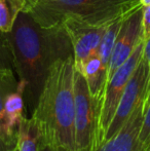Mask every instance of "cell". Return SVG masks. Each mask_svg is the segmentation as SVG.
Wrapping results in <instances>:
<instances>
[{
	"instance_id": "6da1fadb",
	"label": "cell",
	"mask_w": 150,
	"mask_h": 151,
	"mask_svg": "<svg viewBox=\"0 0 150 151\" xmlns=\"http://www.w3.org/2000/svg\"><path fill=\"white\" fill-rule=\"evenodd\" d=\"M6 36L14 68L19 79L27 83L25 95L33 109L50 66L59 59L73 56L70 39L63 27H42L26 12L19 14Z\"/></svg>"
},
{
	"instance_id": "7a4b0ae2",
	"label": "cell",
	"mask_w": 150,
	"mask_h": 151,
	"mask_svg": "<svg viewBox=\"0 0 150 151\" xmlns=\"http://www.w3.org/2000/svg\"><path fill=\"white\" fill-rule=\"evenodd\" d=\"M74 74L73 56L57 60L33 108L40 144L55 151H74Z\"/></svg>"
},
{
	"instance_id": "3957f363",
	"label": "cell",
	"mask_w": 150,
	"mask_h": 151,
	"mask_svg": "<svg viewBox=\"0 0 150 151\" xmlns=\"http://www.w3.org/2000/svg\"><path fill=\"white\" fill-rule=\"evenodd\" d=\"M142 7L138 0H38L29 14L45 28H59L68 19L107 26Z\"/></svg>"
},
{
	"instance_id": "277c9868",
	"label": "cell",
	"mask_w": 150,
	"mask_h": 151,
	"mask_svg": "<svg viewBox=\"0 0 150 151\" xmlns=\"http://www.w3.org/2000/svg\"><path fill=\"white\" fill-rule=\"evenodd\" d=\"M144 55V39L140 41L133 54L105 83L102 91L96 100L97 148L103 144L108 127L112 121L121 95L131 79L133 73ZM97 150V149H96Z\"/></svg>"
},
{
	"instance_id": "5b68a950",
	"label": "cell",
	"mask_w": 150,
	"mask_h": 151,
	"mask_svg": "<svg viewBox=\"0 0 150 151\" xmlns=\"http://www.w3.org/2000/svg\"><path fill=\"white\" fill-rule=\"evenodd\" d=\"M74 151H96V101L83 74H74Z\"/></svg>"
},
{
	"instance_id": "8992f818",
	"label": "cell",
	"mask_w": 150,
	"mask_h": 151,
	"mask_svg": "<svg viewBox=\"0 0 150 151\" xmlns=\"http://www.w3.org/2000/svg\"><path fill=\"white\" fill-rule=\"evenodd\" d=\"M149 79L148 63L143 55V58L141 59L140 63L137 66L136 70L122 93L112 121L110 122L108 129L105 134L104 142L115 135L123 127L137 106L147 98L149 91Z\"/></svg>"
},
{
	"instance_id": "52a82bcc",
	"label": "cell",
	"mask_w": 150,
	"mask_h": 151,
	"mask_svg": "<svg viewBox=\"0 0 150 151\" xmlns=\"http://www.w3.org/2000/svg\"><path fill=\"white\" fill-rule=\"evenodd\" d=\"M62 27L66 31L72 45L75 70L81 72L88 59L98 52V47L108 25L97 26L68 19L63 23Z\"/></svg>"
},
{
	"instance_id": "ba28073f",
	"label": "cell",
	"mask_w": 150,
	"mask_h": 151,
	"mask_svg": "<svg viewBox=\"0 0 150 151\" xmlns=\"http://www.w3.org/2000/svg\"><path fill=\"white\" fill-rule=\"evenodd\" d=\"M142 14L143 6L131 12L122 20L119 31L116 36L112 55H111L110 63L107 71L106 82L110 79L114 72L130 58L141 40L144 39Z\"/></svg>"
},
{
	"instance_id": "9c48e42d",
	"label": "cell",
	"mask_w": 150,
	"mask_h": 151,
	"mask_svg": "<svg viewBox=\"0 0 150 151\" xmlns=\"http://www.w3.org/2000/svg\"><path fill=\"white\" fill-rule=\"evenodd\" d=\"M145 103L146 99L137 106L123 127L99 146L96 151H142L139 144V135L142 127Z\"/></svg>"
},
{
	"instance_id": "30bf717a",
	"label": "cell",
	"mask_w": 150,
	"mask_h": 151,
	"mask_svg": "<svg viewBox=\"0 0 150 151\" xmlns=\"http://www.w3.org/2000/svg\"><path fill=\"white\" fill-rule=\"evenodd\" d=\"M27 83L24 80H18L16 88L8 91L4 101V114L9 134L12 138L18 139L20 125L24 119V96L26 93Z\"/></svg>"
},
{
	"instance_id": "8fae6325",
	"label": "cell",
	"mask_w": 150,
	"mask_h": 151,
	"mask_svg": "<svg viewBox=\"0 0 150 151\" xmlns=\"http://www.w3.org/2000/svg\"><path fill=\"white\" fill-rule=\"evenodd\" d=\"M80 73L83 74L88 82L90 95L96 101L106 82V73L103 69L102 62H101L98 52L88 59Z\"/></svg>"
},
{
	"instance_id": "7c38bea8",
	"label": "cell",
	"mask_w": 150,
	"mask_h": 151,
	"mask_svg": "<svg viewBox=\"0 0 150 151\" xmlns=\"http://www.w3.org/2000/svg\"><path fill=\"white\" fill-rule=\"evenodd\" d=\"M18 81L14 78V73H10L3 77H0V137L10 146H16L18 139H14L9 134L5 121L4 114V101L8 91L17 88Z\"/></svg>"
},
{
	"instance_id": "4fadbf2b",
	"label": "cell",
	"mask_w": 150,
	"mask_h": 151,
	"mask_svg": "<svg viewBox=\"0 0 150 151\" xmlns=\"http://www.w3.org/2000/svg\"><path fill=\"white\" fill-rule=\"evenodd\" d=\"M40 146V136L32 118L24 117L18 133L19 151H38Z\"/></svg>"
},
{
	"instance_id": "5bb4252c",
	"label": "cell",
	"mask_w": 150,
	"mask_h": 151,
	"mask_svg": "<svg viewBox=\"0 0 150 151\" xmlns=\"http://www.w3.org/2000/svg\"><path fill=\"white\" fill-rule=\"evenodd\" d=\"M124 18L118 19V20L114 21L113 23H111L110 25H108V27L106 28V31H105L104 35L102 37V40L100 42V45L98 47V54L100 56L103 69H104L105 73H106V76L107 71H108L109 63H110L111 55H112L113 52L114 43H115L116 40V36H117L120 25H121V22Z\"/></svg>"
},
{
	"instance_id": "9a60e30c",
	"label": "cell",
	"mask_w": 150,
	"mask_h": 151,
	"mask_svg": "<svg viewBox=\"0 0 150 151\" xmlns=\"http://www.w3.org/2000/svg\"><path fill=\"white\" fill-rule=\"evenodd\" d=\"M23 9L22 0H0V32L2 34H8L12 30Z\"/></svg>"
},
{
	"instance_id": "2e32d148",
	"label": "cell",
	"mask_w": 150,
	"mask_h": 151,
	"mask_svg": "<svg viewBox=\"0 0 150 151\" xmlns=\"http://www.w3.org/2000/svg\"><path fill=\"white\" fill-rule=\"evenodd\" d=\"M139 144L142 151H146L150 148V93L146 98L142 127L139 135Z\"/></svg>"
},
{
	"instance_id": "e0dca14e",
	"label": "cell",
	"mask_w": 150,
	"mask_h": 151,
	"mask_svg": "<svg viewBox=\"0 0 150 151\" xmlns=\"http://www.w3.org/2000/svg\"><path fill=\"white\" fill-rule=\"evenodd\" d=\"M12 56L8 45V40L6 34L0 32V68H10L12 69Z\"/></svg>"
},
{
	"instance_id": "ac0fdd59",
	"label": "cell",
	"mask_w": 150,
	"mask_h": 151,
	"mask_svg": "<svg viewBox=\"0 0 150 151\" xmlns=\"http://www.w3.org/2000/svg\"><path fill=\"white\" fill-rule=\"evenodd\" d=\"M142 26H143V38L145 40L148 37H150V6H143Z\"/></svg>"
},
{
	"instance_id": "d6986e66",
	"label": "cell",
	"mask_w": 150,
	"mask_h": 151,
	"mask_svg": "<svg viewBox=\"0 0 150 151\" xmlns=\"http://www.w3.org/2000/svg\"><path fill=\"white\" fill-rule=\"evenodd\" d=\"M144 58L146 59L149 67V75H150V37L144 40ZM150 93V79H149V91L148 95ZM148 97V96H147Z\"/></svg>"
},
{
	"instance_id": "ffe728a7",
	"label": "cell",
	"mask_w": 150,
	"mask_h": 151,
	"mask_svg": "<svg viewBox=\"0 0 150 151\" xmlns=\"http://www.w3.org/2000/svg\"><path fill=\"white\" fill-rule=\"evenodd\" d=\"M22 1H23V6H24L23 12H28L35 5V3H36L38 0H22Z\"/></svg>"
},
{
	"instance_id": "44dd1931",
	"label": "cell",
	"mask_w": 150,
	"mask_h": 151,
	"mask_svg": "<svg viewBox=\"0 0 150 151\" xmlns=\"http://www.w3.org/2000/svg\"><path fill=\"white\" fill-rule=\"evenodd\" d=\"M14 146H10L0 137V151H10Z\"/></svg>"
},
{
	"instance_id": "7402d4cb",
	"label": "cell",
	"mask_w": 150,
	"mask_h": 151,
	"mask_svg": "<svg viewBox=\"0 0 150 151\" xmlns=\"http://www.w3.org/2000/svg\"><path fill=\"white\" fill-rule=\"evenodd\" d=\"M10 73H14L12 69H10V68H0V77H3V76H6Z\"/></svg>"
},
{
	"instance_id": "603a6c76",
	"label": "cell",
	"mask_w": 150,
	"mask_h": 151,
	"mask_svg": "<svg viewBox=\"0 0 150 151\" xmlns=\"http://www.w3.org/2000/svg\"><path fill=\"white\" fill-rule=\"evenodd\" d=\"M38 151H55L54 149H52V148H50L48 146H45V145H41L40 144L39 146V150Z\"/></svg>"
},
{
	"instance_id": "cb8c5ba5",
	"label": "cell",
	"mask_w": 150,
	"mask_h": 151,
	"mask_svg": "<svg viewBox=\"0 0 150 151\" xmlns=\"http://www.w3.org/2000/svg\"><path fill=\"white\" fill-rule=\"evenodd\" d=\"M142 6H150V0H138Z\"/></svg>"
},
{
	"instance_id": "d4e9b609",
	"label": "cell",
	"mask_w": 150,
	"mask_h": 151,
	"mask_svg": "<svg viewBox=\"0 0 150 151\" xmlns=\"http://www.w3.org/2000/svg\"><path fill=\"white\" fill-rule=\"evenodd\" d=\"M10 151H19V147H18V143H17V145H16V146H14V148H12V149H11V150H10Z\"/></svg>"
},
{
	"instance_id": "484cf974",
	"label": "cell",
	"mask_w": 150,
	"mask_h": 151,
	"mask_svg": "<svg viewBox=\"0 0 150 151\" xmlns=\"http://www.w3.org/2000/svg\"><path fill=\"white\" fill-rule=\"evenodd\" d=\"M148 151H150V148H149V149H148Z\"/></svg>"
},
{
	"instance_id": "4316f807",
	"label": "cell",
	"mask_w": 150,
	"mask_h": 151,
	"mask_svg": "<svg viewBox=\"0 0 150 151\" xmlns=\"http://www.w3.org/2000/svg\"><path fill=\"white\" fill-rule=\"evenodd\" d=\"M146 151H148V150H146Z\"/></svg>"
}]
</instances>
